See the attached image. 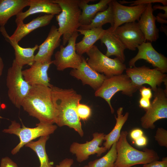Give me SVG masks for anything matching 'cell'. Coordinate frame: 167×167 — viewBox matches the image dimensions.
<instances>
[{"mask_svg": "<svg viewBox=\"0 0 167 167\" xmlns=\"http://www.w3.org/2000/svg\"><path fill=\"white\" fill-rule=\"evenodd\" d=\"M0 31L5 40L10 43L15 51L14 60L20 66L23 67L25 65L31 66L35 62L34 54L35 51L38 48L39 45H36L31 48H23L18 43L11 40L7 33L4 27H0Z\"/></svg>", "mask_w": 167, "mask_h": 167, "instance_id": "44dd1931", "label": "cell"}, {"mask_svg": "<svg viewBox=\"0 0 167 167\" xmlns=\"http://www.w3.org/2000/svg\"><path fill=\"white\" fill-rule=\"evenodd\" d=\"M74 163V160L71 158H66L62 161L55 167H71Z\"/></svg>", "mask_w": 167, "mask_h": 167, "instance_id": "ab89813d", "label": "cell"}, {"mask_svg": "<svg viewBox=\"0 0 167 167\" xmlns=\"http://www.w3.org/2000/svg\"><path fill=\"white\" fill-rule=\"evenodd\" d=\"M113 32L123 44L126 49L135 51L138 46L145 42L144 36L137 22L124 24L117 27Z\"/></svg>", "mask_w": 167, "mask_h": 167, "instance_id": "9a60e30c", "label": "cell"}, {"mask_svg": "<svg viewBox=\"0 0 167 167\" xmlns=\"http://www.w3.org/2000/svg\"><path fill=\"white\" fill-rule=\"evenodd\" d=\"M22 68L14 59L11 66L8 69L6 79L9 99L18 109L21 107L22 102L31 87L24 78Z\"/></svg>", "mask_w": 167, "mask_h": 167, "instance_id": "52a82bcc", "label": "cell"}, {"mask_svg": "<svg viewBox=\"0 0 167 167\" xmlns=\"http://www.w3.org/2000/svg\"><path fill=\"white\" fill-rule=\"evenodd\" d=\"M153 97L150 107L140 118L141 125L145 129H154L155 122L167 118V92L158 87Z\"/></svg>", "mask_w": 167, "mask_h": 167, "instance_id": "30bf717a", "label": "cell"}, {"mask_svg": "<svg viewBox=\"0 0 167 167\" xmlns=\"http://www.w3.org/2000/svg\"><path fill=\"white\" fill-rule=\"evenodd\" d=\"M76 112L80 119L84 121L88 119L91 114V109L89 106L79 103L77 105Z\"/></svg>", "mask_w": 167, "mask_h": 167, "instance_id": "1f68e13d", "label": "cell"}, {"mask_svg": "<svg viewBox=\"0 0 167 167\" xmlns=\"http://www.w3.org/2000/svg\"><path fill=\"white\" fill-rule=\"evenodd\" d=\"M33 128L27 127L22 123L20 124L15 120L11 121L8 127L3 129L4 133L14 134L19 138V143L11 151V153L15 155L26 144L42 136H49L53 133L57 128V126L52 124L40 122Z\"/></svg>", "mask_w": 167, "mask_h": 167, "instance_id": "5b68a950", "label": "cell"}, {"mask_svg": "<svg viewBox=\"0 0 167 167\" xmlns=\"http://www.w3.org/2000/svg\"><path fill=\"white\" fill-rule=\"evenodd\" d=\"M88 65L92 69L101 73L107 77L121 75L126 69V66L117 58L112 59L103 54L97 47L94 45L86 53Z\"/></svg>", "mask_w": 167, "mask_h": 167, "instance_id": "ba28073f", "label": "cell"}, {"mask_svg": "<svg viewBox=\"0 0 167 167\" xmlns=\"http://www.w3.org/2000/svg\"><path fill=\"white\" fill-rule=\"evenodd\" d=\"M155 140L161 146L167 148V131L165 129L157 128L154 136Z\"/></svg>", "mask_w": 167, "mask_h": 167, "instance_id": "4dcf8cb0", "label": "cell"}, {"mask_svg": "<svg viewBox=\"0 0 167 167\" xmlns=\"http://www.w3.org/2000/svg\"><path fill=\"white\" fill-rule=\"evenodd\" d=\"M76 31L84 36L82 40L75 44L77 53L82 55L86 53L96 41L100 40L105 30L100 27L89 30L78 29Z\"/></svg>", "mask_w": 167, "mask_h": 167, "instance_id": "484cf974", "label": "cell"}, {"mask_svg": "<svg viewBox=\"0 0 167 167\" xmlns=\"http://www.w3.org/2000/svg\"><path fill=\"white\" fill-rule=\"evenodd\" d=\"M30 0H0V26L4 27L12 16L23 12L29 6Z\"/></svg>", "mask_w": 167, "mask_h": 167, "instance_id": "d4e9b609", "label": "cell"}, {"mask_svg": "<svg viewBox=\"0 0 167 167\" xmlns=\"http://www.w3.org/2000/svg\"><path fill=\"white\" fill-rule=\"evenodd\" d=\"M79 35L77 31L75 32L67 45H60L59 50L55 53L53 64L58 71H63L67 68L77 69L81 64L83 57L77 54L75 50L76 41Z\"/></svg>", "mask_w": 167, "mask_h": 167, "instance_id": "8fae6325", "label": "cell"}, {"mask_svg": "<svg viewBox=\"0 0 167 167\" xmlns=\"http://www.w3.org/2000/svg\"><path fill=\"white\" fill-rule=\"evenodd\" d=\"M111 1L109 3L106 9L96 14L89 25L81 26L79 29L89 30L102 27L103 25L107 23L110 24L111 27H112L114 24V15Z\"/></svg>", "mask_w": 167, "mask_h": 167, "instance_id": "83f0119b", "label": "cell"}, {"mask_svg": "<svg viewBox=\"0 0 167 167\" xmlns=\"http://www.w3.org/2000/svg\"><path fill=\"white\" fill-rule=\"evenodd\" d=\"M100 40L101 43L104 44L107 48L105 54L106 56H115L124 63L125 60L124 52L126 48L112 31L110 27L105 30Z\"/></svg>", "mask_w": 167, "mask_h": 167, "instance_id": "cb8c5ba5", "label": "cell"}, {"mask_svg": "<svg viewBox=\"0 0 167 167\" xmlns=\"http://www.w3.org/2000/svg\"><path fill=\"white\" fill-rule=\"evenodd\" d=\"M83 167H88V165H87L85 166H84Z\"/></svg>", "mask_w": 167, "mask_h": 167, "instance_id": "f6af8a7d", "label": "cell"}, {"mask_svg": "<svg viewBox=\"0 0 167 167\" xmlns=\"http://www.w3.org/2000/svg\"><path fill=\"white\" fill-rule=\"evenodd\" d=\"M29 6L27 11L16 15V24L24 22L26 18L33 14L43 13L54 15L61 11L59 5L52 2L51 0H30Z\"/></svg>", "mask_w": 167, "mask_h": 167, "instance_id": "d6986e66", "label": "cell"}, {"mask_svg": "<svg viewBox=\"0 0 167 167\" xmlns=\"http://www.w3.org/2000/svg\"><path fill=\"white\" fill-rule=\"evenodd\" d=\"M156 20L161 24L167 23V11L165 12L164 14L162 13H158L157 15L155 16Z\"/></svg>", "mask_w": 167, "mask_h": 167, "instance_id": "f35d334b", "label": "cell"}, {"mask_svg": "<svg viewBox=\"0 0 167 167\" xmlns=\"http://www.w3.org/2000/svg\"><path fill=\"white\" fill-rule=\"evenodd\" d=\"M123 109L122 107L118 108L117 111V117L115 116L116 120L115 125L111 131L104 136V140L105 141L103 145L107 150L109 149L113 144L118 141L122 128L128 118V112H126L123 115Z\"/></svg>", "mask_w": 167, "mask_h": 167, "instance_id": "4316f807", "label": "cell"}, {"mask_svg": "<svg viewBox=\"0 0 167 167\" xmlns=\"http://www.w3.org/2000/svg\"><path fill=\"white\" fill-rule=\"evenodd\" d=\"M94 0H79V6L81 11L80 17L81 26L89 25L96 14L106 9L112 0H101L98 3L89 4L90 2Z\"/></svg>", "mask_w": 167, "mask_h": 167, "instance_id": "603a6c76", "label": "cell"}, {"mask_svg": "<svg viewBox=\"0 0 167 167\" xmlns=\"http://www.w3.org/2000/svg\"><path fill=\"white\" fill-rule=\"evenodd\" d=\"M141 97L150 100L152 96V90L150 87L142 86L139 89Z\"/></svg>", "mask_w": 167, "mask_h": 167, "instance_id": "d590c367", "label": "cell"}, {"mask_svg": "<svg viewBox=\"0 0 167 167\" xmlns=\"http://www.w3.org/2000/svg\"><path fill=\"white\" fill-rule=\"evenodd\" d=\"M153 11L157 9H160L164 10L165 12L167 11V6H161L159 5H155L152 6Z\"/></svg>", "mask_w": 167, "mask_h": 167, "instance_id": "b9f144b4", "label": "cell"}, {"mask_svg": "<svg viewBox=\"0 0 167 167\" xmlns=\"http://www.w3.org/2000/svg\"><path fill=\"white\" fill-rule=\"evenodd\" d=\"M62 36L57 27L52 25L45 40L39 45L38 51L35 55V62H45L52 61V56L55 49L60 45Z\"/></svg>", "mask_w": 167, "mask_h": 167, "instance_id": "2e32d148", "label": "cell"}, {"mask_svg": "<svg viewBox=\"0 0 167 167\" xmlns=\"http://www.w3.org/2000/svg\"><path fill=\"white\" fill-rule=\"evenodd\" d=\"M153 11L152 4H147L137 22L144 36L145 42L156 41L159 37V29L156 24L155 16L153 15Z\"/></svg>", "mask_w": 167, "mask_h": 167, "instance_id": "ffe728a7", "label": "cell"}, {"mask_svg": "<svg viewBox=\"0 0 167 167\" xmlns=\"http://www.w3.org/2000/svg\"><path fill=\"white\" fill-rule=\"evenodd\" d=\"M4 67V64L2 58L0 56V77L1 76Z\"/></svg>", "mask_w": 167, "mask_h": 167, "instance_id": "7bdbcfd3", "label": "cell"}, {"mask_svg": "<svg viewBox=\"0 0 167 167\" xmlns=\"http://www.w3.org/2000/svg\"><path fill=\"white\" fill-rule=\"evenodd\" d=\"M53 61L45 62H35L28 68L22 71V74L25 80L31 86L42 84L51 87L50 78L48 75V71Z\"/></svg>", "mask_w": 167, "mask_h": 167, "instance_id": "e0dca14e", "label": "cell"}, {"mask_svg": "<svg viewBox=\"0 0 167 167\" xmlns=\"http://www.w3.org/2000/svg\"><path fill=\"white\" fill-rule=\"evenodd\" d=\"M133 167H137V166H134Z\"/></svg>", "mask_w": 167, "mask_h": 167, "instance_id": "bcb514c9", "label": "cell"}, {"mask_svg": "<svg viewBox=\"0 0 167 167\" xmlns=\"http://www.w3.org/2000/svg\"><path fill=\"white\" fill-rule=\"evenodd\" d=\"M143 135V132L142 130L138 128L133 130L130 134L131 138L134 141Z\"/></svg>", "mask_w": 167, "mask_h": 167, "instance_id": "74e56055", "label": "cell"}, {"mask_svg": "<svg viewBox=\"0 0 167 167\" xmlns=\"http://www.w3.org/2000/svg\"><path fill=\"white\" fill-rule=\"evenodd\" d=\"M143 167H167V157L163 158L162 161H155L143 165Z\"/></svg>", "mask_w": 167, "mask_h": 167, "instance_id": "836d02e7", "label": "cell"}, {"mask_svg": "<svg viewBox=\"0 0 167 167\" xmlns=\"http://www.w3.org/2000/svg\"><path fill=\"white\" fill-rule=\"evenodd\" d=\"M70 74L80 80L83 85H88L96 90L100 87L106 78L104 74L97 72L91 68L84 57L79 67L71 70Z\"/></svg>", "mask_w": 167, "mask_h": 167, "instance_id": "ac0fdd59", "label": "cell"}, {"mask_svg": "<svg viewBox=\"0 0 167 167\" xmlns=\"http://www.w3.org/2000/svg\"><path fill=\"white\" fill-rule=\"evenodd\" d=\"M21 107L30 116L37 118L40 122L55 123V111L50 87L40 84L32 86Z\"/></svg>", "mask_w": 167, "mask_h": 167, "instance_id": "7a4b0ae2", "label": "cell"}, {"mask_svg": "<svg viewBox=\"0 0 167 167\" xmlns=\"http://www.w3.org/2000/svg\"><path fill=\"white\" fill-rule=\"evenodd\" d=\"M54 15L45 14L33 19L29 22L24 24L23 22L17 23V28L10 36L12 40L18 43L22 39L34 30L49 25Z\"/></svg>", "mask_w": 167, "mask_h": 167, "instance_id": "7402d4cb", "label": "cell"}, {"mask_svg": "<svg viewBox=\"0 0 167 167\" xmlns=\"http://www.w3.org/2000/svg\"><path fill=\"white\" fill-rule=\"evenodd\" d=\"M111 2L114 15V24L110 27L112 32L124 24L138 21L147 6L140 4L127 6L114 0H112Z\"/></svg>", "mask_w": 167, "mask_h": 167, "instance_id": "4fadbf2b", "label": "cell"}, {"mask_svg": "<svg viewBox=\"0 0 167 167\" xmlns=\"http://www.w3.org/2000/svg\"><path fill=\"white\" fill-rule=\"evenodd\" d=\"M105 135L104 133L95 132L93 134L92 139L89 141L83 143L73 142L70 147V151L75 155L77 161L80 163L87 160L92 155L96 154L100 156L107 150L104 147H100Z\"/></svg>", "mask_w": 167, "mask_h": 167, "instance_id": "7c38bea8", "label": "cell"}, {"mask_svg": "<svg viewBox=\"0 0 167 167\" xmlns=\"http://www.w3.org/2000/svg\"><path fill=\"white\" fill-rule=\"evenodd\" d=\"M0 167H18L17 164L10 158L6 156L1 160Z\"/></svg>", "mask_w": 167, "mask_h": 167, "instance_id": "e575fe53", "label": "cell"}, {"mask_svg": "<svg viewBox=\"0 0 167 167\" xmlns=\"http://www.w3.org/2000/svg\"><path fill=\"white\" fill-rule=\"evenodd\" d=\"M49 138V136H42L38 140L32 141L25 145L32 150L36 154L40 162L38 167H53L49 161L45 149L46 143Z\"/></svg>", "mask_w": 167, "mask_h": 167, "instance_id": "f1b7e54d", "label": "cell"}, {"mask_svg": "<svg viewBox=\"0 0 167 167\" xmlns=\"http://www.w3.org/2000/svg\"><path fill=\"white\" fill-rule=\"evenodd\" d=\"M138 52L129 61L130 67L135 66V62L139 59H143L151 64L155 68L162 72H167V58L158 52L153 47L151 42H144L137 47Z\"/></svg>", "mask_w": 167, "mask_h": 167, "instance_id": "5bb4252c", "label": "cell"}, {"mask_svg": "<svg viewBox=\"0 0 167 167\" xmlns=\"http://www.w3.org/2000/svg\"><path fill=\"white\" fill-rule=\"evenodd\" d=\"M150 100L141 97L139 101V106L145 110L148 109L151 105Z\"/></svg>", "mask_w": 167, "mask_h": 167, "instance_id": "8d00e7d4", "label": "cell"}, {"mask_svg": "<svg viewBox=\"0 0 167 167\" xmlns=\"http://www.w3.org/2000/svg\"><path fill=\"white\" fill-rule=\"evenodd\" d=\"M118 2L122 4L126 3H130V6H134L140 4H147L153 3H160L164 6H167V0H137L133 1H119Z\"/></svg>", "mask_w": 167, "mask_h": 167, "instance_id": "d6a6232c", "label": "cell"}, {"mask_svg": "<svg viewBox=\"0 0 167 167\" xmlns=\"http://www.w3.org/2000/svg\"><path fill=\"white\" fill-rule=\"evenodd\" d=\"M1 109H2V103H1V98L0 97V113L1 110ZM1 117L0 116V123L1 122Z\"/></svg>", "mask_w": 167, "mask_h": 167, "instance_id": "ee69618b", "label": "cell"}, {"mask_svg": "<svg viewBox=\"0 0 167 167\" xmlns=\"http://www.w3.org/2000/svg\"><path fill=\"white\" fill-rule=\"evenodd\" d=\"M135 144L139 147H143L146 145L147 139L143 135L135 141Z\"/></svg>", "mask_w": 167, "mask_h": 167, "instance_id": "60d3db41", "label": "cell"}, {"mask_svg": "<svg viewBox=\"0 0 167 167\" xmlns=\"http://www.w3.org/2000/svg\"><path fill=\"white\" fill-rule=\"evenodd\" d=\"M128 134L127 131H122L116 143L117 157L114 167H131L159 159L157 153L153 149L144 148L141 151L132 146L127 140Z\"/></svg>", "mask_w": 167, "mask_h": 167, "instance_id": "3957f363", "label": "cell"}, {"mask_svg": "<svg viewBox=\"0 0 167 167\" xmlns=\"http://www.w3.org/2000/svg\"><path fill=\"white\" fill-rule=\"evenodd\" d=\"M138 89L126 74H122L106 77L100 87L96 90L95 95L104 99L108 103L111 113H113L114 110L111 100L116 93L121 91L123 94L131 97Z\"/></svg>", "mask_w": 167, "mask_h": 167, "instance_id": "8992f818", "label": "cell"}, {"mask_svg": "<svg viewBox=\"0 0 167 167\" xmlns=\"http://www.w3.org/2000/svg\"><path fill=\"white\" fill-rule=\"evenodd\" d=\"M116 143L113 144L108 152L104 156L89 162L88 167H114L117 157Z\"/></svg>", "mask_w": 167, "mask_h": 167, "instance_id": "f546056e", "label": "cell"}, {"mask_svg": "<svg viewBox=\"0 0 167 167\" xmlns=\"http://www.w3.org/2000/svg\"><path fill=\"white\" fill-rule=\"evenodd\" d=\"M60 6L61 11L56 16L58 31L62 36V45L65 46L73 33L81 25L80 17L81 11L79 0H51Z\"/></svg>", "mask_w": 167, "mask_h": 167, "instance_id": "277c9868", "label": "cell"}, {"mask_svg": "<svg viewBox=\"0 0 167 167\" xmlns=\"http://www.w3.org/2000/svg\"><path fill=\"white\" fill-rule=\"evenodd\" d=\"M50 88L55 111V123L59 127L66 126L72 128L83 136L84 131L76 112L81 95L72 88L62 89L53 85Z\"/></svg>", "mask_w": 167, "mask_h": 167, "instance_id": "6da1fadb", "label": "cell"}, {"mask_svg": "<svg viewBox=\"0 0 167 167\" xmlns=\"http://www.w3.org/2000/svg\"><path fill=\"white\" fill-rule=\"evenodd\" d=\"M126 75L130 78L133 84L139 89L144 84H147L156 91L164 82L167 87V75L157 68L151 69L145 66H135L126 68Z\"/></svg>", "mask_w": 167, "mask_h": 167, "instance_id": "9c48e42d", "label": "cell"}]
</instances>
